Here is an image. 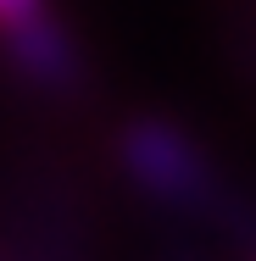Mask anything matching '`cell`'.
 <instances>
[{
  "label": "cell",
  "instance_id": "cell-1",
  "mask_svg": "<svg viewBox=\"0 0 256 261\" xmlns=\"http://www.w3.org/2000/svg\"><path fill=\"white\" fill-rule=\"evenodd\" d=\"M117 156L134 172V184L151 189L156 200H167V206L206 211L212 195H217L201 150H195L178 128H167V122H151V117H145V122H128V128L117 134Z\"/></svg>",
  "mask_w": 256,
  "mask_h": 261
},
{
  "label": "cell",
  "instance_id": "cell-2",
  "mask_svg": "<svg viewBox=\"0 0 256 261\" xmlns=\"http://www.w3.org/2000/svg\"><path fill=\"white\" fill-rule=\"evenodd\" d=\"M0 39H6V56L17 61V72L28 84H39V89H67L78 78V50H73L67 28L51 17V6L22 17L17 28H6Z\"/></svg>",
  "mask_w": 256,
  "mask_h": 261
},
{
  "label": "cell",
  "instance_id": "cell-3",
  "mask_svg": "<svg viewBox=\"0 0 256 261\" xmlns=\"http://www.w3.org/2000/svg\"><path fill=\"white\" fill-rule=\"evenodd\" d=\"M34 11H45V0H0V34L17 28L22 17H34Z\"/></svg>",
  "mask_w": 256,
  "mask_h": 261
}]
</instances>
